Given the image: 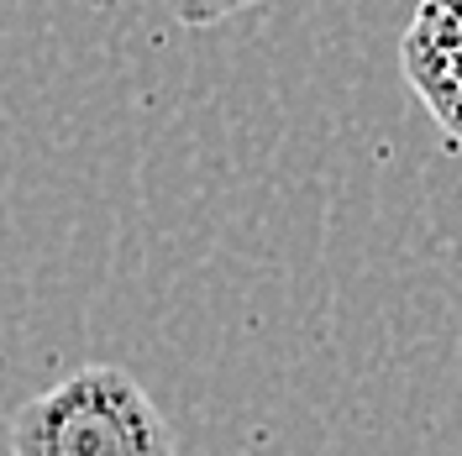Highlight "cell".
I'll return each instance as SVG.
<instances>
[{
  "label": "cell",
  "mask_w": 462,
  "mask_h": 456,
  "mask_svg": "<svg viewBox=\"0 0 462 456\" xmlns=\"http://www.w3.org/2000/svg\"><path fill=\"white\" fill-rule=\"evenodd\" d=\"M11 456H179L169 415L126 368H74L11 415Z\"/></svg>",
  "instance_id": "1"
},
{
  "label": "cell",
  "mask_w": 462,
  "mask_h": 456,
  "mask_svg": "<svg viewBox=\"0 0 462 456\" xmlns=\"http://www.w3.org/2000/svg\"><path fill=\"white\" fill-rule=\"evenodd\" d=\"M400 68L431 121L462 142V0H420L400 37Z\"/></svg>",
  "instance_id": "2"
},
{
  "label": "cell",
  "mask_w": 462,
  "mask_h": 456,
  "mask_svg": "<svg viewBox=\"0 0 462 456\" xmlns=\"http://www.w3.org/2000/svg\"><path fill=\"white\" fill-rule=\"evenodd\" d=\"M253 5H263V0H169L179 27H216V22H226L236 11H253Z\"/></svg>",
  "instance_id": "3"
}]
</instances>
